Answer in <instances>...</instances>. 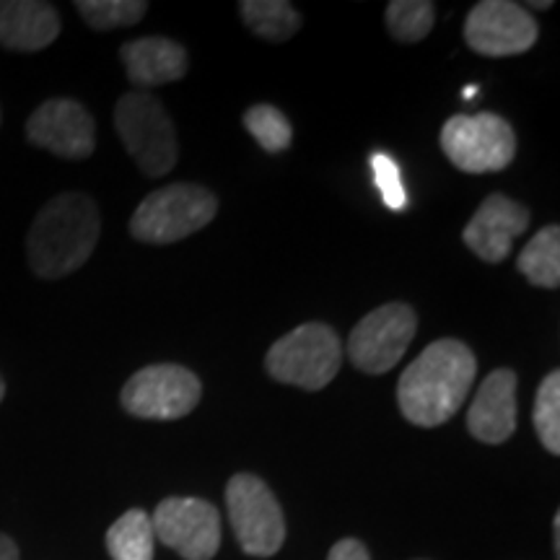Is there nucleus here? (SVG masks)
Returning a JSON list of instances; mask_svg holds the SVG:
<instances>
[{"label": "nucleus", "instance_id": "1", "mask_svg": "<svg viewBox=\"0 0 560 560\" xmlns=\"http://www.w3.org/2000/svg\"><path fill=\"white\" fill-rule=\"evenodd\" d=\"M478 361L462 340L441 338L431 342L397 384V408L418 429H436L457 416L470 392Z\"/></svg>", "mask_w": 560, "mask_h": 560}, {"label": "nucleus", "instance_id": "2", "mask_svg": "<svg viewBox=\"0 0 560 560\" xmlns=\"http://www.w3.org/2000/svg\"><path fill=\"white\" fill-rule=\"evenodd\" d=\"M102 234L96 202L83 192H60L26 234V260L37 278L60 280L86 265Z\"/></svg>", "mask_w": 560, "mask_h": 560}, {"label": "nucleus", "instance_id": "3", "mask_svg": "<svg viewBox=\"0 0 560 560\" xmlns=\"http://www.w3.org/2000/svg\"><path fill=\"white\" fill-rule=\"evenodd\" d=\"M342 363L340 335L325 322H306L272 342L265 369L272 380L291 387L319 392L338 376Z\"/></svg>", "mask_w": 560, "mask_h": 560}, {"label": "nucleus", "instance_id": "4", "mask_svg": "<svg viewBox=\"0 0 560 560\" xmlns=\"http://www.w3.org/2000/svg\"><path fill=\"white\" fill-rule=\"evenodd\" d=\"M219 213V198L202 185L177 182L151 192L130 219V234L143 244H174L206 229Z\"/></svg>", "mask_w": 560, "mask_h": 560}, {"label": "nucleus", "instance_id": "5", "mask_svg": "<svg viewBox=\"0 0 560 560\" xmlns=\"http://www.w3.org/2000/svg\"><path fill=\"white\" fill-rule=\"evenodd\" d=\"M115 128L125 151L145 177H164L177 164V130L164 104L149 91H130L115 107Z\"/></svg>", "mask_w": 560, "mask_h": 560}, {"label": "nucleus", "instance_id": "6", "mask_svg": "<svg viewBox=\"0 0 560 560\" xmlns=\"http://www.w3.org/2000/svg\"><path fill=\"white\" fill-rule=\"evenodd\" d=\"M439 140L444 156L467 174L506 170L516 153L514 128L493 112L454 115L441 128Z\"/></svg>", "mask_w": 560, "mask_h": 560}, {"label": "nucleus", "instance_id": "7", "mask_svg": "<svg viewBox=\"0 0 560 560\" xmlns=\"http://www.w3.org/2000/svg\"><path fill=\"white\" fill-rule=\"evenodd\" d=\"M226 509L236 542L252 558H270L285 542L283 509L272 490L252 472H240L226 486Z\"/></svg>", "mask_w": 560, "mask_h": 560}, {"label": "nucleus", "instance_id": "8", "mask_svg": "<svg viewBox=\"0 0 560 560\" xmlns=\"http://www.w3.org/2000/svg\"><path fill=\"white\" fill-rule=\"evenodd\" d=\"M202 397L198 376L179 363H153L136 371L120 392L122 408L143 420H177L190 416Z\"/></svg>", "mask_w": 560, "mask_h": 560}, {"label": "nucleus", "instance_id": "9", "mask_svg": "<svg viewBox=\"0 0 560 560\" xmlns=\"http://www.w3.org/2000/svg\"><path fill=\"white\" fill-rule=\"evenodd\" d=\"M418 332V314L410 304L392 301L369 312L348 338V359L363 374H387L402 361Z\"/></svg>", "mask_w": 560, "mask_h": 560}, {"label": "nucleus", "instance_id": "10", "mask_svg": "<svg viewBox=\"0 0 560 560\" xmlns=\"http://www.w3.org/2000/svg\"><path fill=\"white\" fill-rule=\"evenodd\" d=\"M153 537L185 560H210L221 545L219 509L206 499L172 495L156 506L151 516Z\"/></svg>", "mask_w": 560, "mask_h": 560}, {"label": "nucleus", "instance_id": "11", "mask_svg": "<svg viewBox=\"0 0 560 560\" xmlns=\"http://www.w3.org/2000/svg\"><path fill=\"white\" fill-rule=\"evenodd\" d=\"M540 26L511 0H482L465 19V42L482 58H511L535 47Z\"/></svg>", "mask_w": 560, "mask_h": 560}, {"label": "nucleus", "instance_id": "12", "mask_svg": "<svg viewBox=\"0 0 560 560\" xmlns=\"http://www.w3.org/2000/svg\"><path fill=\"white\" fill-rule=\"evenodd\" d=\"M26 140L60 159L83 161L96 149L94 115L81 102L66 96L47 100L26 120Z\"/></svg>", "mask_w": 560, "mask_h": 560}, {"label": "nucleus", "instance_id": "13", "mask_svg": "<svg viewBox=\"0 0 560 560\" xmlns=\"http://www.w3.org/2000/svg\"><path fill=\"white\" fill-rule=\"evenodd\" d=\"M529 210L509 195L493 192L480 202L475 215L462 231V240L482 262L499 265L509 257L511 244L529 226Z\"/></svg>", "mask_w": 560, "mask_h": 560}, {"label": "nucleus", "instance_id": "14", "mask_svg": "<svg viewBox=\"0 0 560 560\" xmlns=\"http://www.w3.org/2000/svg\"><path fill=\"white\" fill-rule=\"evenodd\" d=\"M467 429L482 444H503L516 431V374L495 369L480 384L467 410Z\"/></svg>", "mask_w": 560, "mask_h": 560}, {"label": "nucleus", "instance_id": "15", "mask_svg": "<svg viewBox=\"0 0 560 560\" xmlns=\"http://www.w3.org/2000/svg\"><path fill=\"white\" fill-rule=\"evenodd\" d=\"M125 73L132 86L153 89L185 79L190 58L187 50L166 37H140L120 47Z\"/></svg>", "mask_w": 560, "mask_h": 560}, {"label": "nucleus", "instance_id": "16", "mask_svg": "<svg viewBox=\"0 0 560 560\" xmlns=\"http://www.w3.org/2000/svg\"><path fill=\"white\" fill-rule=\"evenodd\" d=\"M60 34V13L39 0H0V45L13 52H39Z\"/></svg>", "mask_w": 560, "mask_h": 560}, {"label": "nucleus", "instance_id": "17", "mask_svg": "<svg viewBox=\"0 0 560 560\" xmlns=\"http://www.w3.org/2000/svg\"><path fill=\"white\" fill-rule=\"evenodd\" d=\"M516 268L537 289L556 291L560 285V229L545 226L524 244Z\"/></svg>", "mask_w": 560, "mask_h": 560}, {"label": "nucleus", "instance_id": "18", "mask_svg": "<svg viewBox=\"0 0 560 560\" xmlns=\"http://www.w3.org/2000/svg\"><path fill=\"white\" fill-rule=\"evenodd\" d=\"M153 524L143 509H130L107 529L112 560H153Z\"/></svg>", "mask_w": 560, "mask_h": 560}, {"label": "nucleus", "instance_id": "19", "mask_svg": "<svg viewBox=\"0 0 560 560\" xmlns=\"http://www.w3.org/2000/svg\"><path fill=\"white\" fill-rule=\"evenodd\" d=\"M240 13L249 32L268 42L291 39L301 26L299 11L289 0H244Z\"/></svg>", "mask_w": 560, "mask_h": 560}, {"label": "nucleus", "instance_id": "20", "mask_svg": "<svg viewBox=\"0 0 560 560\" xmlns=\"http://www.w3.org/2000/svg\"><path fill=\"white\" fill-rule=\"evenodd\" d=\"M384 21L392 37L412 45L429 37L436 24V9L431 0H392L384 11Z\"/></svg>", "mask_w": 560, "mask_h": 560}, {"label": "nucleus", "instance_id": "21", "mask_svg": "<svg viewBox=\"0 0 560 560\" xmlns=\"http://www.w3.org/2000/svg\"><path fill=\"white\" fill-rule=\"evenodd\" d=\"M75 11L94 32H112L136 26L149 11L145 0H79Z\"/></svg>", "mask_w": 560, "mask_h": 560}, {"label": "nucleus", "instance_id": "22", "mask_svg": "<svg viewBox=\"0 0 560 560\" xmlns=\"http://www.w3.org/2000/svg\"><path fill=\"white\" fill-rule=\"evenodd\" d=\"M537 439L552 457L560 454V371H550L535 395V412H532Z\"/></svg>", "mask_w": 560, "mask_h": 560}, {"label": "nucleus", "instance_id": "23", "mask_svg": "<svg viewBox=\"0 0 560 560\" xmlns=\"http://www.w3.org/2000/svg\"><path fill=\"white\" fill-rule=\"evenodd\" d=\"M244 128L257 140V145L268 153H283L293 140L289 117L272 104H255V107L244 112Z\"/></svg>", "mask_w": 560, "mask_h": 560}, {"label": "nucleus", "instance_id": "24", "mask_svg": "<svg viewBox=\"0 0 560 560\" xmlns=\"http://www.w3.org/2000/svg\"><path fill=\"white\" fill-rule=\"evenodd\" d=\"M371 170H374V182L380 187L382 200L387 202L392 210H402L408 206V192H405L400 179V166L397 161L387 156V153H374L371 156Z\"/></svg>", "mask_w": 560, "mask_h": 560}, {"label": "nucleus", "instance_id": "25", "mask_svg": "<svg viewBox=\"0 0 560 560\" xmlns=\"http://www.w3.org/2000/svg\"><path fill=\"white\" fill-rule=\"evenodd\" d=\"M327 560H371L369 550L363 548V542L355 540V537H346V540L335 542Z\"/></svg>", "mask_w": 560, "mask_h": 560}, {"label": "nucleus", "instance_id": "26", "mask_svg": "<svg viewBox=\"0 0 560 560\" xmlns=\"http://www.w3.org/2000/svg\"><path fill=\"white\" fill-rule=\"evenodd\" d=\"M0 560H19V548L9 535H0Z\"/></svg>", "mask_w": 560, "mask_h": 560}, {"label": "nucleus", "instance_id": "27", "mask_svg": "<svg viewBox=\"0 0 560 560\" xmlns=\"http://www.w3.org/2000/svg\"><path fill=\"white\" fill-rule=\"evenodd\" d=\"M550 5H552L550 0H540V3H527V5H524V9H527V11L529 9H550Z\"/></svg>", "mask_w": 560, "mask_h": 560}, {"label": "nucleus", "instance_id": "28", "mask_svg": "<svg viewBox=\"0 0 560 560\" xmlns=\"http://www.w3.org/2000/svg\"><path fill=\"white\" fill-rule=\"evenodd\" d=\"M3 397H5V382L3 376H0V402H3Z\"/></svg>", "mask_w": 560, "mask_h": 560}, {"label": "nucleus", "instance_id": "29", "mask_svg": "<svg viewBox=\"0 0 560 560\" xmlns=\"http://www.w3.org/2000/svg\"><path fill=\"white\" fill-rule=\"evenodd\" d=\"M465 96H467V100H472V96H475V86H472V89H465Z\"/></svg>", "mask_w": 560, "mask_h": 560}, {"label": "nucleus", "instance_id": "30", "mask_svg": "<svg viewBox=\"0 0 560 560\" xmlns=\"http://www.w3.org/2000/svg\"><path fill=\"white\" fill-rule=\"evenodd\" d=\"M0 120H3V115H0Z\"/></svg>", "mask_w": 560, "mask_h": 560}]
</instances>
